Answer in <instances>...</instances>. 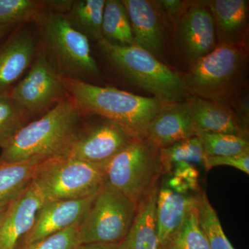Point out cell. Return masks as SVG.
<instances>
[{"label": "cell", "instance_id": "obj_1", "mask_svg": "<svg viewBox=\"0 0 249 249\" xmlns=\"http://www.w3.org/2000/svg\"><path fill=\"white\" fill-rule=\"evenodd\" d=\"M83 113L71 98H63L40 119L26 124L1 147L0 160H45L61 157L79 131Z\"/></svg>", "mask_w": 249, "mask_h": 249}, {"label": "cell", "instance_id": "obj_2", "mask_svg": "<svg viewBox=\"0 0 249 249\" xmlns=\"http://www.w3.org/2000/svg\"><path fill=\"white\" fill-rule=\"evenodd\" d=\"M67 92L85 114H94L119 124L137 138H145L152 119L163 103L111 88L64 77Z\"/></svg>", "mask_w": 249, "mask_h": 249}, {"label": "cell", "instance_id": "obj_3", "mask_svg": "<svg viewBox=\"0 0 249 249\" xmlns=\"http://www.w3.org/2000/svg\"><path fill=\"white\" fill-rule=\"evenodd\" d=\"M247 47L217 45L181 75L184 89L189 96L229 106L247 87Z\"/></svg>", "mask_w": 249, "mask_h": 249}, {"label": "cell", "instance_id": "obj_4", "mask_svg": "<svg viewBox=\"0 0 249 249\" xmlns=\"http://www.w3.org/2000/svg\"><path fill=\"white\" fill-rule=\"evenodd\" d=\"M105 56L129 81L163 103L183 102L189 95L181 75L138 46L98 42Z\"/></svg>", "mask_w": 249, "mask_h": 249}, {"label": "cell", "instance_id": "obj_5", "mask_svg": "<svg viewBox=\"0 0 249 249\" xmlns=\"http://www.w3.org/2000/svg\"><path fill=\"white\" fill-rule=\"evenodd\" d=\"M105 183L121 192L134 204L158 186L163 174L160 150L146 139H138L104 167Z\"/></svg>", "mask_w": 249, "mask_h": 249}, {"label": "cell", "instance_id": "obj_6", "mask_svg": "<svg viewBox=\"0 0 249 249\" xmlns=\"http://www.w3.org/2000/svg\"><path fill=\"white\" fill-rule=\"evenodd\" d=\"M32 181L45 202L85 199L104 185V168L70 157H53L39 163Z\"/></svg>", "mask_w": 249, "mask_h": 249}, {"label": "cell", "instance_id": "obj_7", "mask_svg": "<svg viewBox=\"0 0 249 249\" xmlns=\"http://www.w3.org/2000/svg\"><path fill=\"white\" fill-rule=\"evenodd\" d=\"M46 49L53 67L64 77L96 76L100 71L91 55L89 40L74 29L65 14L51 12L39 19Z\"/></svg>", "mask_w": 249, "mask_h": 249}, {"label": "cell", "instance_id": "obj_8", "mask_svg": "<svg viewBox=\"0 0 249 249\" xmlns=\"http://www.w3.org/2000/svg\"><path fill=\"white\" fill-rule=\"evenodd\" d=\"M138 206L105 183L79 224L81 244H119L128 232Z\"/></svg>", "mask_w": 249, "mask_h": 249}, {"label": "cell", "instance_id": "obj_9", "mask_svg": "<svg viewBox=\"0 0 249 249\" xmlns=\"http://www.w3.org/2000/svg\"><path fill=\"white\" fill-rule=\"evenodd\" d=\"M138 139L119 124L102 120L78 131L65 155L104 168L119 152Z\"/></svg>", "mask_w": 249, "mask_h": 249}, {"label": "cell", "instance_id": "obj_10", "mask_svg": "<svg viewBox=\"0 0 249 249\" xmlns=\"http://www.w3.org/2000/svg\"><path fill=\"white\" fill-rule=\"evenodd\" d=\"M66 92L63 76L42 51L27 76L11 89L9 96L31 113L58 103Z\"/></svg>", "mask_w": 249, "mask_h": 249}, {"label": "cell", "instance_id": "obj_11", "mask_svg": "<svg viewBox=\"0 0 249 249\" xmlns=\"http://www.w3.org/2000/svg\"><path fill=\"white\" fill-rule=\"evenodd\" d=\"M178 37L191 65L216 48L213 19L204 1L186 6L178 19Z\"/></svg>", "mask_w": 249, "mask_h": 249}, {"label": "cell", "instance_id": "obj_12", "mask_svg": "<svg viewBox=\"0 0 249 249\" xmlns=\"http://www.w3.org/2000/svg\"><path fill=\"white\" fill-rule=\"evenodd\" d=\"M96 195L85 199L44 202L36 213L30 231L23 237L18 247L37 242L80 224Z\"/></svg>", "mask_w": 249, "mask_h": 249}, {"label": "cell", "instance_id": "obj_13", "mask_svg": "<svg viewBox=\"0 0 249 249\" xmlns=\"http://www.w3.org/2000/svg\"><path fill=\"white\" fill-rule=\"evenodd\" d=\"M45 202L43 196L31 181L24 191L10 201L0 216V249H16L30 231L36 213Z\"/></svg>", "mask_w": 249, "mask_h": 249}, {"label": "cell", "instance_id": "obj_14", "mask_svg": "<svg viewBox=\"0 0 249 249\" xmlns=\"http://www.w3.org/2000/svg\"><path fill=\"white\" fill-rule=\"evenodd\" d=\"M195 137L196 131L183 101L163 103L149 124L145 139L161 150Z\"/></svg>", "mask_w": 249, "mask_h": 249}, {"label": "cell", "instance_id": "obj_15", "mask_svg": "<svg viewBox=\"0 0 249 249\" xmlns=\"http://www.w3.org/2000/svg\"><path fill=\"white\" fill-rule=\"evenodd\" d=\"M127 10L134 45L160 60L163 53V29L157 1L122 0Z\"/></svg>", "mask_w": 249, "mask_h": 249}, {"label": "cell", "instance_id": "obj_16", "mask_svg": "<svg viewBox=\"0 0 249 249\" xmlns=\"http://www.w3.org/2000/svg\"><path fill=\"white\" fill-rule=\"evenodd\" d=\"M195 128L198 132L234 134L248 137L246 129L230 106L188 96L185 100Z\"/></svg>", "mask_w": 249, "mask_h": 249}, {"label": "cell", "instance_id": "obj_17", "mask_svg": "<svg viewBox=\"0 0 249 249\" xmlns=\"http://www.w3.org/2000/svg\"><path fill=\"white\" fill-rule=\"evenodd\" d=\"M204 2L213 19L217 45L247 47L249 1L211 0Z\"/></svg>", "mask_w": 249, "mask_h": 249}, {"label": "cell", "instance_id": "obj_18", "mask_svg": "<svg viewBox=\"0 0 249 249\" xmlns=\"http://www.w3.org/2000/svg\"><path fill=\"white\" fill-rule=\"evenodd\" d=\"M36 52L35 37L22 30L0 47V98L9 96L12 85L30 66Z\"/></svg>", "mask_w": 249, "mask_h": 249}, {"label": "cell", "instance_id": "obj_19", "mask_svg": "<svg viewBox=\"0 0 249 249\" xmlns=\"http://www.w3.org/2000/svg\"><path fill=\"white\" fill-rule=\"evenodd\" d=\"M196 196L179 194L168 187L159 190L156 205V224L160 245L181 227L196 202Z\"/></svg>", "mask_w": 249, "mask_h": 249}, {"label": "cell", "instance_id": "obj_20", "mask_svg": "<svg viewBox=\"0 0 249 249\" xmlns=\"http://www.w3.org/2000/svg\"><path fill=\"white\" fill-rule=\"evenodd\" d=\"M159 187L138 205L128 232L119 244L120 249H160L156 224V205Z\"/></svg>", "mask_w": 249, "mask_h": 249}, {"label": "cell", "instance_id": "obj_21", "mask_svg": "<svg viewBox=\"0 0 249 249\" xmlns=\"http://www.w3.org/2000/svg\"><path fill=\"white\" fill-rule=\"evenodd\" d=\"M72 1L38 0H0V25L11 26L16 23L39 20L51 12L66 13Z\"/></svg>", "mask_w": 249, "mask_h": 249}, {"label": "cell", "instance_id": "obj_22", "mask_svg": "<svg viewBox=\"0 0 249 249\" xmlns=\"http://www.w3.org/2000/svg\"><path fill=\"white\" fill-rule=\"evenodd\" d=\"M106 0L73 1L65 14L70 24L91 40L99 42L103 39L102 24Z\"/></svg>", "mask_w": 249, "mask_h": 249}, {"label": "cell", "instance_id": "obj_23", "mask_svg": "<svg viewBox=\"0 0 249 249\" xmlns=\"http://www.w3.org/2000/svg\"><path fill=\"white\" fill-rule=\"evenodd\" d=\"M41 161L33 160L9 163L0 160V203L13 200L27 188Z\"/></svg>", "mask_w": 249, "mask_h": 249}, {"label": "cell", "instance_id": "obj_24", "mask_svg": "<svg viewBox=\"0 0 249 249\" xmlns=\"http://www.w3.org/2000/svg\"><path fill=\"white\" fill-rule=\"evenodd\" d=\"M103 39L118 45H134L133 34L127 10L119 0H106L103 11Z\"/></svg>", "mask_w": 249, "mask_h": 249}, {"label": "cell", "instance_id": "obj_25", "mask_svg": "<svg viewBox=\"0 0 249 249\" xmlns=\"http://www.w3.org/2000/svg\"><path fill=\"white\" fill-rule=\"evenodd\" d=\"M196 202L190 210L181 227L160 244V249H209L199 225Z\"/></svg>", "mask_w": 249, "mask_h": 249}, {"label": "cell", "instance_id": "obj_26", "mask_svg": "<svg viewBox=\"0 0 249 249\" xmlns=\"http://www.w3.org/2000/svg\"><path fill=\"white\" fill-rule=\"evenodd\" d=\"M198 218L201 231L209 249H235L228 240L215 210L211 206L206 193L197 196Z\"/></svg>", "mask_w": 249, "mask_h": 249}, {"label": "cell", "instance_id": "obj_27", "mask_svg": "<svg viewBox=\"0 0 249 249\" xmlns=\"http://www.w3.org/2000/svg\"><path fill=\"white\" fill-rule=\"evenodd\" d=\"M160 155L164 175L171 173L178 163L202 164L205 157L202 142L197 136L161 149Z\"/></svg>", "mask_w": 249, "mask_h": 249}, {"label": "cell", "instance_id": "obj_28", "mask_svg": "<svg viewBox=\"0 0 249 249\" xmlns=\"http://www.w3.org/2000/svg\"><path fill=\"white\" fill-rule=\"evenodd\" d=\"M205 156L224 157L241 155L249 152L248 137L234 134L198 132Z\"/></svg>", "mask_w": 249, "mask_h": 249}, {"label": "cell", "instance_id": "obj_29", "mask_svg": "<svg viewBox=\"0 0 249 249\" xmlns=\"http://www.w3.org/2000/svg\"><path fill=\"white\" fill-rule=\"evenodd\" d=\"M29 114L9 96L0 98V148L27 124Z\"/></svg>", "mask_w": 249, "mask_h": 249}, {"label": "cell", "instance_id": "obj_30", "mask_svg": "<svg viewBox=\"0 0 249 249\" xmlns=\"http://www.w3.org/2000/svg\"><path fill=\"white\" fill-rule=\"evenodd\" d=\"M81 244L79 224L16 249H76Z\"/></svg>", "mask_w": 249, "mask_h": 249}, {"label": "cell", "instance_id": "obj_31", "mask_svg": "<svg viewBox=\"0 0 249 249\" xmlns=\"http://www.w3.org/2000/svg\"><path fill=\"white\" fill-rule=\"evenodd\" d=\"M202 165L206 170L220 165H228L249 174V152L241 155L224 156V157H208L205 156Z\"/></svg>", "mask_w": 249, "mask_h": 249}, {"label": "cell", "instance_id": "obj_32", "mask_svg": "<svg viewBox=\"0 0 249 249\" xmlns=\"http://www.w3.org/2000/svg\"><path fill=\"white\" fill-rule=\"evenodd\" d=\"M229 106L234 111L244 127L249 129V95L247 87L236 93L229 103Z\"/></svg>", "mask_w": 249, "mask_h": 249}, {"label": "cell", "instance_id": "obj_33", "mask_svg": "<svg viewBox=\"0 0 249 249\" xmlns=\"http://www.w3.org/2000/svg\"><path fill=\"white\" fill-rule=\"evenodd\" d=\"M173 176L178 177L184 180L190 190L197 191L199 188L198 185V178H199V172L196 169L194 165L187 163H178L174 166L173 171Z\"/></svg>", "mask_w": 249, "mask_h": 249}, {"label": "cell", "instance_id": "obj_34", "mask_svg": "<svg viewBox=\"0 0 249 249\" xmlns=\"http://www.w3.org/2000/svg\"><path fill=\"white\" fill-rule=\"evenodd\" d=\"M160 9L173 19H178L186 8V3L179 0H160L157 1Z\"/></svg>", "mask_w": 249, "mask_h": 249}, {"label": "cell", "instance_id": "obj_35", "mask_svg": "<svg viewBox=\"0 0 249 249\" xmlns=\"http://www.w3.org/2000/svg\"><path fill=\"white\" fill-rule=\"evenodd\" d=\"M166 187L171 189L172 191L183 195L187 194L188 190H190L188 183L182 178L176 176H173V178L168 179Z\"/></svg>", "mask_w": 249, "mask_h": 249}, {"label": "cell", "instance_id": "obj_36", "mask_svg": "<svg viewBox=\"0 0 249 249\" xmlns=\"http://www.w3.org/2000/svg\"><path fill=\"white\" fill-rule=\"evenodd\" d=\"M76 249H120L119 244H83Z\"/></svg>", "mask_w": 249, "mask_h": 249}, {"label": "cell", "instance_id": "obj_37", "mask_svg": "<svg viewBox=\"0 0 249 249\" xmlns=\"http://www.w3.org/2000/svg\"><path fill=\"white\" fill-rule=\"evenodd\" d=\"M10 26L0 25V40L9 30Z\"/></svg>", "mask_w": 249, "mask_h": 249}, {"label": "cell", "instance_id": "obj_38", "mask_svg": "<svg viewBox=\"0 0 249 249\" xmlns=\"http://www.w3.org/2000/svg\"><path fill=\"white\" fill-rule=\"evenodd\" d=\"M9 203L10 201H5V202L0 203V216L4 213V211L6 210V208H7Z\"/></svg>", "mask_w": 249, "mask_h": 249}]
</instances>
